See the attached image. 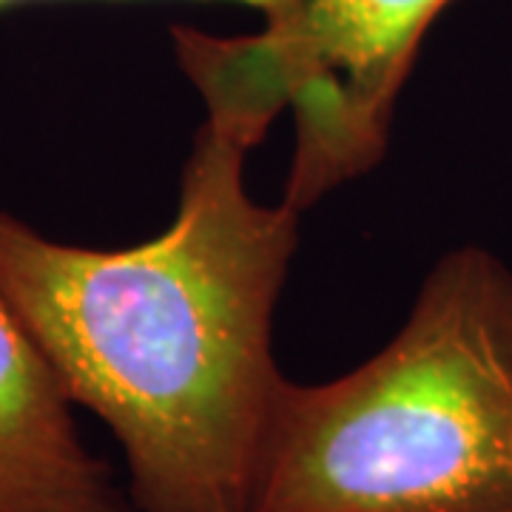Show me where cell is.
Masks as SVG:
<instances>
[{
	"label": "cell",
	"instance_id": "6da1fadb",
	"mask_svg": "<svg viewBox=\"0 0 512 512\" xmlns=\"http://www.w3.org/2000/svg\"><path fill=\"white\" fill-rule=\"evenodd\" d=\"M256 146L205 114L174 220L131 248L57 242L0 211V296L74 407L117 439L137 512H251L299 242V211L248 194Z\"/></svg>",
	"mask_w": 512,
	"mask_h": 512
},
{
	"label": "cell",
	"instance_id": "7a4b0ae2",
	"mask_svg": "<svg viewBox=\"0 0 512 512\" xmlns=\"http://www.w3.org/2000/svg\"><path fill=\"white\" fill-rule=\"evenodd\" d=\"M251 512H512L510 265L444 254L365 365L285 379Z\"/></svg>",
	"mask_w": 512,
	"mask_h": 512
},
{
	"label": "cell",
	"instance_id": "3957f363",
	"mask_svg": "<svg viewBox=\"0 0 512 512\" xmlns=\"http://www.w3.org/2000/svg\"><path fill=\"white\" fill-rule=\"evenodd\" d=\"M453 0H291L254 35L174 26V55L205 114L256 143L293 111L282 202L293 211L367 174L387 151L421 40Z\"/></svg>",
	"mask_w": 512,
	"mask_h": 512
},
{
	"label": "cell",
	"instance_id": "277c9868",
	"mask_svg": "<svg viewBox=\"0 0 512 512\" xmlns=\"http://www.w3.org/2000/svg\"><path fill=\"white\" fill-rule=\"evenodd\" d=\"M0 512H137L83 444L55 367L0 296Z\"/></svg>",
	"mask_w": 512,
	"mask_h": 512
},
{
	"label": "cell",
	"instance_id": "5b68a950",
	"mask_svg": "<svg viewBox=\"0 0 512 512\" xmlns=\"http://www.w3.org/2000/svg\"><path fill=\"white\" fill-rule=\"evenodd\" d=\"M23 3H35V0H0V9H9V6H23ZM228 3H239V6H251L256 12H262V18L274 15L279 9H285L291 0H228Z\"/></svg>",
	"mask_w": 512,
	"mask_h": 512
}]
</instances>
